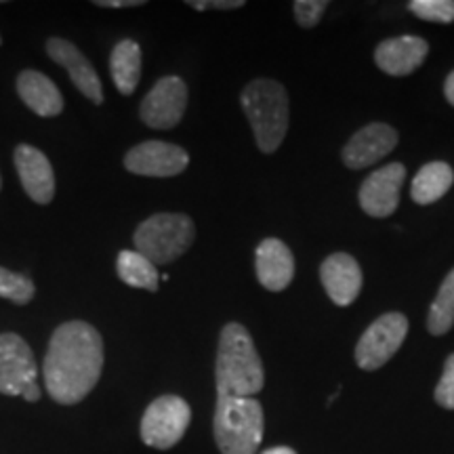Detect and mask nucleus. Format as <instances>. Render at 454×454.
<instances>
[{"instance_id":"obj_1","label":"nucleus","mask_w":454,"mask_h":454,"mask_svg":"<svg viewBox=\"0 0 454 454\" xmlns=\"http://www.w3.org/2000/svg\"><path fill=\"white\" fill-rule=\"evenodd\" d=\"M104 371V340L87 322H67L53 333L44 357V385L59 404H78Z\"/></svg>"},{"instance_id":"obj_2","label":"nucleus","mask_w":454,"mask_h":454,"mask_svg":"<svg viewBox=\"0 0 454 454\" xmlns=\"http://www.w3.org/2000/svg\"><path fill=\"white\" fill-rule=\"evenodd\" d=\"M219 397H253L263 389L261 357L247 328L238 322L223 326L215 364Z\"/></svg>"},{"instance_id":"obj_3","label":"nucleus","mask_w":454,"mask_h":454,"mask_svg":"<svg viewBox=\"0 0 454 454\" xmlns=\"http://www.w3.org/2000/svg\"><path fill=\"white\" fill-rule=\"evenodd\" d=\"M242 110L251 122L261 152L271 154L286 137L288 95L280 82L257 78L242 90Z\"/></svg>"},{"instance_id":"obj_4","label":"nucleus","mask_w":454,"mask_h":454,"mask_svg":"<svg viewBox=\"0 0 454 454\" xmlns=\"http://www.w3.org/2000/svg\"><path fill=\"white\" fill-rule=\"evenodd\" d=\"M263 425V408L254 397H217L213 429L221 454L257 452Z\"/></svg>"},{"instance_id":"obj_5","label":"nucleus","mask_w":454,"mask_h":454,"mask_svg":"<svg viewBox=\"0 0 454 454\" xmlns=\"http://www.w3.org/2000/svg\"><path fill=\"white\" fill-rule=\"evenodd\" d=\"M196 236L194 221L181 213H158L139 223L135 231V251L154 265L177 261L192 247Z\"/></svg>"},{"instance_id":"obj_6","label":"nucleus","mask_w":454,"mask_h":454,"mask_svg":"<svg viewBox=\"0 0 454 454\" xmlns=\"http://www.w3.org/2000/svg\"><path fill=\"white\" fill-rule=\"evenodd\" d=\"M192 421V411L179 395H160L141 419V440L145 446L168 450L184 438Z\"/></svg>"},{"instance_id":"obj_7","label":"nucleus","mask_w":454,"mask_h":454,"mask_svg":"<svg viewBox=\"0 0 454 454\" xmlns=\"http://www.w3.org/2000/svg\"><path fill=\"white\" fill-rule=\"evenodd\" d=\"M408 334L406 316L391 311L374 320L357 340L356 362L362 371H377L394 357Z\"/></svg>"},{"instance_id":"obj_8","label":"nucleus","mask_w":454,"mask_h":454,"mask_svg":"<svg viewBox=\"0 0 454 454\" xmlns=\"http://www.w3.org/2000/svg\"><path fill=\"white\" fill-rule=\"evenodd\" d=\"M187 87L179 76H164L141 101V121L152 129L177 127L185 114Z\"/></svg>"},{"instance_id":"obj_9","label":"nucleus","mask_w":454,"mask_h":454,"mask_svg":"<svg viewBox=\"0 0 454 454\" xmlns=\"http://www.w3.org/2000/svg\"><path fill=\"white\" fill-rule=\"evenodd\" d=\"M190 164V156L184 147L167 141H144L124 156V167L130 173L144 177H175L184 173Z\"/></svg>"},{"instance_id":"obj_10","label":"nucleus","mask_w":454,"mask_h":454,"mask_svg":"<svg viewBox=\"0 0 454 454\" xmlns=\"http://www.w3.org/2000/svg\"><path fill=\"white\" fill-rule=\"evenodd\" d=\"M32 383H36V362L30 345L20 334H0V391L21 395Z\"/></svg>"},{"instance_id":"obj_11","label":"nucleus","mask_w":454,"mask_h":454,"mask_svg":"<svg viewBox=\"0 0 454 454\" xmlns=\"http://www.w3.org/2000/svg\"><path fill=\"white\" fill-rule=\"evenodd\" d=\"M404 164L394 162L374 170L360 187V207L371 217H389L400 204V190L404 184Z\"/></svg>"},{"instance_id":"obj_12","label":"nucleus","mask_w":454,"mask_h":454,"mask_svg":"<svg viewBox=\"0 0 454 454\" xmlns=\"http://www.w3.org/2000/svg\"><path fill=\"white\" fill-rule=\"evenodd\" d=\"M397 145V133L389 124L383 122H372L368 127L360 129L348 141V145L343 147V158L345 167L351 170H360L371 167V164L379 162L381 158L394 152Z\"/></svg>"},{"instance_id":"obj_13","label":"nucleus","mask_w":454,"mask_h":454,"mask_svg":"<svg viewBox=\"0 0 454 454\" xmlns=\"http://www.w3.org/2000/svg\"><path fill=\"white\" fill-rule=\"evenodd\" d=\"M322 286L333 303L348 308L362 291V270L348 253H334L320 268Z\"/></svg>"},{"instance_id":"obj_14","label":"nucleus","mask_w":454,"mask_h":454,"mask_svg":"<svg viewBox=\"0 0 454 454\" xmlns=\"http://www.w3.org/2000/svg\"><path fill=\"white\" fill-rule=\"evenodd\" d=\"M47 53L55 64L66 67L70 74L74 87H76L84 98L93 101V104H104V89L101 81L95 72V67L89 64V59L70 41L64 38H51L47 43Z\"/></svg>"},{"instance_id":"obj_15","label":"nucleus","mask_w":454,"mask_h":454,"mask_svg":"<svg viewBox=\"0 0 454 454\" xmlns=\"http://www.w3.org/2000/svg\"><path fill=\"white\" fill-rule=\"evenodd\" d=\"M13 158L26 194L38 204H49L53 200L55 175L49 158L32 145H20Z\"/></svg>"},{"instance_id":"obj_16","label":"nucleus","mask_w":454,"mask_h":454,"mask_svg":"<svg viewBox=\"0 0 454 454\" xmlns=\"http://www.w3.org/2000/svg\"><path fill=\"white\" fill-rule=\"evenodd\" d=\"M254 270L259 282L271 293H280L294 278V257L282 240L268 238L259 244L254 254Z\"/></svg>"},{"instance_id":"obj_17","label":"nucleus","mask_w":454,"mask_h":454,"mask_svg":"<svg viewBox=\"0 0 454 454\" xmlns=\"http://www.w3.org/2000/svg\"><path fill=\"white\" fill-rule=\"evenodd\" d=\"M429 53L427 41L419 36H397L383 41L374 51V61L389 76H408L423 66Z\"/></svg>"},{"instance_id":"obj_18","label":"nucleus","mask_w":454,"mask_h":454,"mask_svg":"<svg viewBox=\"0 0 454 454\" xmlns=\"http://www.w3.org/2000/svg\"><path fill=\"white\" fill-rule=\"evenodd\" d=\"M17 93L24 104L38 116H59L64 110V98L49 76L36 70H24L17 78Z\"/></svg>"},{"instance_id":"obj_19","label":"nucleus","mask_w":454,"mask_h":454,"mask_svg":"<svg viewBox=\"0 0 454 454\" xmlns=\"http://www.w3.org/2000/svg\"><path fill=\"white\" fill-rule=\"evenodd\" d=\"M112 81L122 95L137 89L141 78V49L135 41H122L112 49L110 57Z\"/></svg>"},{"instance_id":"obj_20","label":"nucleus","mask_w":454,"mask_h":454,"mask_svg":"<svg viewBox=\"0 0 454 454\" xmlns=\"http://www.w3.org/2000/svg\"><path fill=\"white\" fill-rule=\"evenodd\" d=\"M454 170L446 162H429L419 170L412 181V200L417 204H434L450 190Z\"/></svg>"},{"instance_id":"obj_21","label":"nucleus","mask_w":454,"mask_h":454,"mask_svg":"<svg viewBox=\"0 0 454 454\" xmlns=\"http://www.w3.org/2000/svg\"><path fill=\"white\" fill-rule=\"evenodd\" d=\"M118 276L124 284L135 288H145V291H158V282H160V274H158L156 265L150 259L137 251H122L118 254L116 261Z\"/></svg>"},{"instance_id":"obj_22","label":"nucleus","mask_w":454,"mask_h":454,"mask_svg":"<svg viewBox=\"0 0 454 454\" xmlns=\"http://www.w3.org/2000/svg\"><path fill=\"white\" fill-rule=\"evenodd\" d=\"M454 326V270L442 282L438 297L431 303L427 328L431 334H446Z\"/></svg>"},{"instance_id":"obj_23","label":"nucleus","mask_w":454,"mask_h":454,"mask_svg":"<svg viewBox=\"0 0 454 454\" xmlns=\"http://www.w3.org/2000/svg\"><path fill=\"white\" fill-rule=\"evenodd\" d=\"M34 291L36 288L30 278L0 268V297L13 301L17 305H26L34 299Z\"/></svg>"},{"instance_id":"obj_24","label":"nucleus","mask_w":454,"mask_h":454,"mask_svg":"<svg viewBox=\"0 0 454 454\" xmlns=\"http://www.w3.org/2000/svg\"><path fill=\"white\" fill-rule=\"evenodd\" d=\"M408 9L414 15L434 24H452L454 21V0H412Z\"/></svg>"},{"instance_id":"obj_25","label":"nucleus","mask_w":454,"mask_h":454,"mask_svg":"<svg viewBox=\"0 0 454 454\" xmlns=\"http://www.w3.org/2000/svg\"><path fill=\"white\" fill-rule=\"evenodd\" d=\"M293 7L297 24L301 27H314L322 20V15H325L328 3L326 0H297Z\"/></svg>"},{"instance_id":"obj_26","label":"nucleus","mask_w":454,"mask_h":454,"mask_svg":"<svg viewBox=\"0 0 454 454\" xmlns=\"http://www.w3.org/2000/svg\"><path fill=\"white\" fill-rule=\"evenodd\" d=\"M435 402L448 411H454V354L448 356L444 364V372H442L438 387H435Z\"/></svg>"},{"instance_id":"obj_27","label":"nucleus","mask_w":454,"mask_h":454,"mask_svg":"<svg viewBox=\"0 0 454 454\" xmlns=\"http://www.w3.org/2000/svg\"><path fill=\"white\" fill-rule=\"evenodd\" d=\"M190 7H194L196 11H207V9H240L244 7L242 0H213V3H207V0H190Z\"/></svg>"},{"instance_id":"obj_28","label":"nucleus","mask_w":454,"mask_h":454,"mask_svg":"<svg viewBox=\"0 0 454 454\" xmlns=\"http://www.w3.org/2000/svg\"><path fill=\"white\" fill-rule=\"evenodd\" d=\"M95 4L107 9H121V7H139L144 4V0H95Z\"/></svg>"},{"instance_id":"obj_29","label":"nucleus","mask_w":454,"mask_h":454,"mask_svg":"<svg viewBox=\"0 0 454 454\" xmlns=\"http://www.w3.org/2000/svg\"><path fill=\"white\" fill-rule=\"evenodd\" d=\"M21 395H24L27 402H38V400H41V389H38L36 383H32V385H27Z\"/></svg>"},{"instance_id":"obj_30","label":"nucleus","mask_w":454,"mask_h":454,"mask_svg":"<svg viewBox=\"0 0 454 454\" xmlns=\"http://www.w3.org/2000/svg\"><path fill=\"white\" fill-rule=\"evenodd\" d=\"M444 93H446V99H448V104L454 106V72H450V76L446 78V84H444Z\"/></svg>"},{"instance_id":"obj_31","label":"nucleus","mask_w":454,"mask_h":454,"mask_svg":"<svg viewBox=\"0 0 454 454\" xmlns=\"http://www.w3.org/2000/svg\"><path fill=\"white\" fill-rule=\"evenodd\" d=\"M263 454H297V452L288 446H276V448H270V450H265Z\"/></svg>"},{"instance_id":"obj_32","label":"nucleus","mask_w":454,"mask_h":454,"mask_svg":"<svg viewBox=\"0 0 454 454\" xmlns=\"http://www.w3.org/2000/svg\"><path fill=\"white\" fill-rule=\"evenodd\" d=\"M0 187H3V179H0Z\"/></svg>"}]
</instances>
